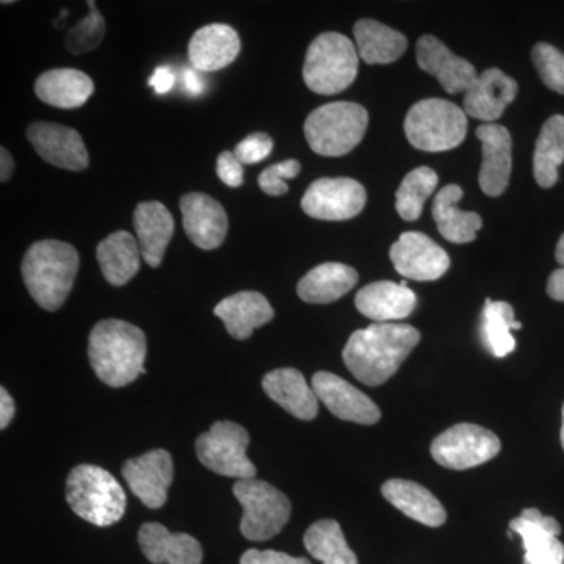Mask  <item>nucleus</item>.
<instances>
[{"label": "nucleus", "instance_id": "obj_23", "mask_svg": "<svg viewBox=\"0 0 564 564\" xmlns=\"http://www.w3.org/2000/svg\"><path fill=\"white\" fill-rule=\"evenodd\" d=\"M262 388L274 403L300 421H313L318 413V399L313 386L296 369H278L267 373Z\"/></svg>", "mask_w": 564, "mask_h": 564}, {"label": "nucleus", "instance_id": "obj_9", "mask_svg": "<svg viewBox=\"0 0 564 564\" xmlns=\"http://www.w3.org/2000/svg\"><path fill=\"white\" fill-rule=\"evenodd\" d=\"M250 434L236 422H215L196 441V455L212 473L237 480L256 478V466L248 458Z\"/></svg>", "mask_w": 564, "mask_h": 564}, {"label": "nucleus", "instance_id": "obj_34", "mask_svg": "<svg viewBox=\"0 0 564 564\" xmlns=\"http://www.w3.org/2000/svg\"><path fill=\"white\" fill-rule=\"evenodd\" d=\"M522 323L516 321L511 304L486 300L481 315V340L486 350L496 358H505L514 351L513 329H521Z\"/></svg>", "mask_w": 564, "mask_h": 564}, {"label": "nucleus", "instance_id": "obj_5", "mask_svg": "<svg viewBox=\"0 0 564 564\" xmlns=\"http://www.w3.org/2000/svg\"><path fill=\"white\" fill-rule=\"evenodd\" d=\"M356 44L337 32H326L311 43L303 66V79L311 91L322 96L347 90L358 76Z\"/></svg>", "mask_w": 564, "mask_h": 564}, {"label": "nucleus", "instance_id": "obj_13", "mask_svg": "<svg viewBox=\"0 0 564 564\" xmlns=\"http://www.w3.org/2000/svg\"><path fill=\"white\" fill-rule=\"evenodd\" d=\"M172 455L162 448L129 459L122 466V477L131 491L151 510H159L169 499L173 481Z\"/></svg>", "mask_w": 564, "mask_h": 564}, {"label": "nucleus", "instance_id": "obj_7", "mask_svg": "<svg viewBox=\"0 0 564 564\" xmlns=\"http://www.w3.org/2000/svg\"><path fill=\"white\" fill-rule=\"evenodd\" d=\"M404 133L415 150H455L466 139L467 115L462 107L445 99H423L408 111Z\"/></svg>", "mask_w": 564, "mask_h": 564}, {"label": "nucleus", "instance_id": "obj_43", "mask_svg": "<svg viewBox=\"0 0 564 564\" xmlns=\"http://www.w3.org/2000/svg\"><path fill=\"white\" fill-rule=\"evenodd\" d=\"M148 85L154 88L158 95H165V93H169L174 87V74L172 69L166 68V66L155 69L150 80H148Z\"/></svg>", "mask_w": 564, "mask_h": 564}, {"label": "nucleus", "instance_id": "obj_29", "mask_svg": "<svg viewBox=\"0 0 564 564\" xmlns=\"http://www.w3.org/2000/svg\"><path fill=\"white\" fill-rule=\"evenodd\" d=\"M381 492L397 510L423 525L441 527L447 521L443 503L422 485L393 478V480L386 481Z\"/></svg>", "mask_w": 564, "mask_h": 564}, {"label": "nucleus", "instance_id": "obj_4", "mask_svg": "<svg viewBox=\"0 0 564 564\" xmlns=\"http://www.w3.org/2000/svg\"><path fill=\"white\" fill-rule=\"evenodd\" d=\"M66 500L74 513L98 527L117 524L128 505L117 478L93 464H82L70 470L66 480Z\"/></svg>", "mask_w": 564, "mask_h": 564}, {"label": "nucleus", "instance_id": "obj_35", "mask_svg": "<svg viewBox=\"0 0 564 564\" xmlns=\"http://www.w3.org/2000/svg\"><path fill=\"white\" fill-rule=\"evenodd\" d=\"M307 552L322 564H358V556L348 547L339 522L323 519L304 534Z\"/></svg>", "mask_w": 564, "mask_h": 564}, {"label": "nucleus", "instance_id": "obj_40", "mask_svg": "<svg viewBox=\"0 0 564 564\" xmlns=\"http://www.w3.org/2000/svg\"><path fill=\"white\" fill-rule=\"evenodd\" d=\"M273 151L272 137L263 132H256L248 135L247 139L240 141L234 151V155L245 165H254L265 161Z\"/></svg>", "mask_w": 564, "mask_h": 564}, {"label": "nucleus", "instance_id": "obj_2", "mask_svg": "<svg viewBox=\"0 0 564 564\" xmlns=\"http://www.w3.org/2000/svg\"><path fill=\"white\" fill-rule=\"evenodd\" d=\"M88 358L102 383L124 388L147 372V336L132 323L115 318L99 322L90 334Z\"/></svg>", "mask_w": 564, "mask_h": 564}, {"label": "nucleus", "instance_id": "obj_6", "mask_svg": "<svg viewBox=\"0 0 564 564\" xmlns=\"http://www.w3.org/2000/svg\"><path fill=\"white\" fill-rule=\"evenodd\" d=\"M369 113L355 102H332L318 107L304 122V135L315 154L340 158L361 143Z\"/></svg>", "mask_w": 564, "mask_h": 564}, {"label": "nucleus", "instance_id": "obj_28", "mask_svg": "<svg viewBox=\"0 0 564 564\" xmlns=\"http://www.w3.org/2000/svg\"><path fill=\"white\" fill-rule=\"evenodd\" d=\"M95 82L79 69H51L35 82L36 96L57 109H77L90 99Z\"/></svg>", "mask_w": 564, "mask_h": 564}, {"label": "nucleus", "instance_id": "obj_26", "mask_svg": "<svg viewBox=\"0 0 564 564\" xmlns=\"http://www.w3.org/2000/svg\"><path fill=\"white\" fill-rule=\"evenodd\" d=\"M133 226L144 262L152 269H158L173 237L172 214L162 203H140L133 212Z\"/></svg>", "mask_w": 564, "mask_h": 564}, {"label": "nucleus", "instance_id": "obj_1", "mask_svg": "<svg viewBox=\"0 0 564 564\" xmlns=\"http://www.w3.org/2000/svg\"><path fill=\"white\" fill-rule=\"evenodd\" d=\"M421 340V333L403 323H372L351 334L345 345V366L356 380L380 386L391 380Z\"/></svg>", "mask_w": 564, "mask_h": 564}, {"label": "nucleus", "instance_id": "obj_24", "mask_svg": "<svg viewBox=\"0 0 564 564\" xmlns=\"http://www.w3.org/2000/svg\"><path fill=\"white\" fill-rule=\"evenodd\" d=\"M239 35L231 25L209 24L199 29L188 44V58L196 70H214L226 68L239 55Z\"/></svg>", "mask_w": 564, "mask_h": 564}, {"label": "nucleus", "instance_id": "obj_25", "mask_svg": "<svg viewBox=\"0 0 564 564\" xmlns=\"http://www.w3.org/2000/svg\"><path fill=\"white\" fill-rule=\"evenodd\" d=\"M214 313L225 323L226 332L239 340L248 339L256 328H261L274 317L269 300L262 293L251 291L239 292L221 300L215 306Z\"/></svg>", "mask_w": 564, "mask_h": 564}, {"label": "nucleus", "instance_id": "obj_37", "mask_svg": "<svg viewBox=\"0 0 564 564\" xmlns=\"http://www.w3.org/2000/svg\"><path fill=\"white\" fill-rule=\"evenodd\" d=\"M90 13L79 24L69 29L65 46L70 54L79 55L96 50L106 36V20L99 13L95 2H88Z\"/></svg>", "mask_w": 564, "mask_h": 564}, {"label": "nucleus", "instance_id": "obj_39", "mask_svg": "<svg viewBox=\"0 0 564 564\" xmlns=\"http://www.w3.org/2000/svg\"><path fill=\"white\" fill-rule=\"evenodd\" d=\"M302 172V165L299 161H284L274 163L269 169L263 170L259 176V187L263 193L270 196H281L289 192L288 180L299 176Z\"/></svg>", "mask_w": 564, "mask_h": 564}, {"label": "nucleus", "instance_id": "obj_22", "mask_svg": "<svg viewBox=\"0 0 564 564\" xmlns=\"http://www.w3.org/2000/svg\"><path fill=\"white\" fill-rule=\"evenodd\" d=\"M141 552L152 564H202L203 547L187 533H172L166 527L150 522L141 525Z\"/></svg>", "mask_w": 564, "mask_h": 564}, {"label": "nucleus", "instance_id": "obj_30", "mask_svg": "<svg viewBox=\"0 0 564 564\" xmlns=\"http://www.w3.org/2000/svg\"><path fill=\"white\" fill-rule=\"evenodd\" d=\"M96 258L107 282L121 288L139 273L143 256L137 237L128 231H117L98 245Z\"/></svg>", "mask_w": 564, "mask_h": 564}, {"label": "nucleus", "instance_id": "obj_3", "mask_svg": "<svg viewBox=\"0 0 564 564\" xmlns=\"http://www.w3.org/2000/svg\"><path fill=\"white\" fill-rule=\"evenodd\" d=\"M79 252L61 240H41L25 252L21 272L25 288L43 310H61L68 299L77 272Z\"/></svg>", "mask_w": 564, "mask_h": 564}, {"label": "nucleus", "instance_id": "obj_11", "mask_svg": "<svg viewBox=\"0 0 564 564\" xmlns=\"http://www.w3.org/2000/svg\"><path fill=\"white\" fill-rule=\"evenodd\" d=\"M367 203L366 188L350 177H322L304 193V214L315 220L344 221L361 214Z\"/></svg>", "mask_w": 564, "mask_h": 564}, {"label": "nucleus", "instance_id": "obj_15", "mask_svg": "<svg viewBox=\"0 0 564 564\" xmlns=\"http://www.w3.org/2000/svg\"><path fill=\"white\" fill-rule=\"evenodd\" d=\"M313 389L329 413L343 421L375 425L381 419L380 408L366 393L329 372H317L313 377Z\"/></svg>", "mask_w": 564, "mask_h": 564}, {"label": "nucleus", "instance_id": "obj_14", "mask_svg": "<svg viewBox=\"0 0 564 564\" xmlns=\"http://www.w3.org/2000/svg\"><path fill=\"white\" fill-rule=\"evenodd\" d=\"M28 139L44 162L58 169L84 172L90 163L87 148L76 129L54 122H33L29 126Z\"/></svg>", "mask_w": 564, "mask_h": 564}, {"label": "nucleus", "instance_id": "obj_12", "mask_svg": "<svg viewBox=\"0 0 564 564\" xmlns=\"http://www.w3.org/2000/svg\"><path fill=\"white\" fill-rule=\"evenodd\" d=\"M389 258L397 273L406 280L436 281L451 269L447 252L422 232L402 234L392 245Z\"/></svg>", "mask_w": 564, "mask_h": 564}, {"label": "nucleus", "instance_id": "obj_47", "mask_svg": "<svg viewBox=\"0 0 564 564\" xmlns=\"http://www.w3.org/2000/svg\"><path fill=\"white\" fill-rule=\"evenodd\" d=\"M14 172V161L7 148H0V181H10L11 174Z\"/></svg>", "mask_w": 564, "mask_h": 564}, {"label": "nucleus", "instance_id": "obj_20", "mask_svg": "<svg viewBox=\"0 0 564 564\" xmlns=\"http://www.w3.org/2000/svg\"><path fill=\"white\" fill-rule=\"evenodd\" d=\"M477 139L481 141V151H484V163H481L480 188L485 195L500 196L507 191L510 184L511 165V135L507 128L500 124H481L475 132Z\"/></svg>", "mask_w": 564, "mask_h": 564}, {"label": "nucleus", "instance_id": "obj_45", "mask_svg": "<svg viewBox=\"0 0 564 564\" xmlns=\"http://www.w3.org/2000/svg\"><path fill=\"white\" fill-rule=\"evenodd\" d=\"M547 295L555 302L564 303V269L562 267L549 278Z\"/></svg>", "mask_w": 564, "mask_h": 564}, {"label": "nucleus", "instance_id": "obj_31", "mask_svg": "<svg viewBox=\"0 0 564 564\" xmlns=\"http://www.w3.org/2000/svg\"><path fill=\"white\" fill-rule=\"evenodd\" d=\"M358 272L350 265L339 262H326L311 270L299 282L300 299L306 303L328 304L343 299L345 293L358 284Z\"/></svg>", "mask_w": 564, "mask_h": 564}, {"label": "nucleus", "instance_id": "obj_44", "mask_svg": "<svg viewBox=\"0 0 564 564\" xmlns=\"http://www.w3.org/2000/svg\"><path fill=\"white\" fill-rule=\"evenodd\" d=\"M17 406L6 388L0 389V429L6 430L13 421Z\"/></svg>", "mask_w": 564, "mask_h": 564}, {"label": "nucleus", "instance_id": "obj_16", "mask_svg": "<svg viewBox=\"0 0 564 564\" xmlns=\"http://www.w3.org/2000/svg\"><path fill=\"white\" fill-rule=\"evenodd\" d=\"M511 532L524 543V564H564V544L558 540L562 527L536 508H527L510 522Z\"/></svg>", "mask_w": 564, "mask_h": 564}, {"label": "nucleus", "instance_id": "obj_8", "mask_svg": "<svg viewBox=\"0 0 564 564\" xmlns=\"http://www.w3.org/2000/svg\"><path fill=\"white\" fill-rule=\"evenodd\" d=\"M234 496L243 508L240 532L247 540H272L291 519V500L267 481L258 478L239 480L234 485Z\"/></svg>", "mask_w": 564, "mask_h": 564}, {"label": "nucleus", "instance_id": "obj_41", "mask_svg": "<svg viewBox=\"0 0 564 564\" xmlns=\"http://www.w3.org/2000/svg\"><path fill=\"white\" fill-rule=\"evenodd\" d=\"M217 174L228 187H240L243 184V166L231 151L221 152L217 159Z\"/></svg>", "mask_w": 564, "mask_h": 564}, {"label": "nucleus", "instance_id": "obj_36", "mask_svg": "<svg viewBox=\"0 0 564 564\" xmlns=\"http://www.w3.org/2000/svg\"><path fill=\"white\" fill-rule=\"evenodd\" d=\"M437 174L429 166H419L404 176L395 193V209L404 221L419 220L426 199L437 187Z\"/></svg>", "mask_w": 564, "mask_h": 564}, {"label": "nucleus", "instance_id": "obj_17", "mask_svg": "<svg viewBox=\"0 0 564 564\" xmlns=\"http://www.w3.org/2000/svg\"><path fill=\"white\" fill-rule=\"evenodd\" d=\"M519 85L502 69L489 68L464 91V111L475 120L492 124L518 96Z\"/></svg>", "mask_w": 564, "mask_h": 564}, {"label": "nucleus", "instance_id": "obj_27", "mask_svg": "<svg viewBox=\"0 0 564 564\" xmlns=\"http://www.w3.org/2000/svg\"><path fill=\"white\" fill-rule=\"evenodd\" d=\"M462 198L463 188L451 184L441 188L433 203V218L441 236L455 245L474 242L477 232L484 226V220L477 212L459 209L458 203Z\"/></svg>", "mask_w": 564, "mask_h": 564}, {"label": "nucleus", "instance_id": "obj_33", "mask_svg": "<svg viewBox=\"0 0 564 564\" xmlns=\"http://www.w3.org/2000/svg\"><path fill=\"white\" fill-rule=\"evenodd\" d=\"M564 162V117L554 115L544 122L533 155V174L538 185L554 187Z\"/></svg>", "mask_w": 564, "mask_h": 564}, {"label": "nucleus", "instance_id": "obj_49", "mask_svg": "<svg viewBox=\"0 0 564 564\" xmlns=\"http://www.w3.org/2000/svg\"><path fill=\"white\" fill-rule=\"evenodd\" d=\"M562 444H563V448H564V406H563Z\"/></svg>", "mask_w": 564, "mask_h": 564}, {"label": "nucleus", "instance_id": "obj_46", "mask_svg": "<svg viewBox=\"0 0 564 564\" xmlns=\"http://www.w3.org/2000/svg\"><path fill=\"white\" fill-rule=\"evenodd\" d=\"M182 82H184L185 90L193 96L202 95L204 88H206L204 87L203 77L199 76L198 70L195 68L185 69L184 73H182Z\"/></svg>", "mask_w": 564, "mask_h": 564}, {"label": "nucleus", "instance_id": "obj_21", "mask_svg": "<svg viewBox=\"0 0 564 564\" xmlns=\"http://www.w3.org/2000/svg\"><path fill=\"white\" fill-rule=\"evenodd\" d=\"M359 313L377 323L403 321L410 317L417 306V296L406 285V281H378L366 285L355 299Z\"/></svg>", "mask_w": 564, "mask_h": 564}, {"label": "nucleus", "instance_id": "obj_18", "mask_svg": "<svg viewBox=\"0 0 564 564\" xmlns=\"http://www.w3.org/2000/svg\"><path fill=\"white\" fill-rule=\"evenodd\" d=\"M182 223L193 245L215 250L228 234V215L217 199L204 193H188L181 198Z\"/></svg>", "mask_w": 564, "mask_h": 564}, {"label": "nucleus", "instance_id": "obj_19", "mask_svg": "<svg viewBox=\"0 0 564 564\" xmlns=\"http://www.w3.org/2000/svg\"><path fill=\"white\" fill-rule=\"evenodd\" d=\"M415 57L421 69L436 77L441 87L452 95L466 91L478 76L473 63L455 55L433 35L422 36L417 41Z\"/></svg>", "mask_w": 564, "mask_h": 564}, {"label": "nucleus", "instance_id": "obj_32", "mask_svg": "<svg viewBox=\"0 0 564 564\" xmlns=\"http://www.w3.org/2000/svg\"><path fill=\"white\" fill-rule=\"evenodd\" d=\"M352 33L356 51L367 65H389L397 62L408 47V41L402 33L375 20L356 22Z\"/></svg>", "mask_w": 564, "mask_h": 564}, {"label": "nucleus", "instance_id": "obj_42", "mask_svg": "<svg viewBox=\"0 0 564 564\" xmlns=\"http://www.w3.org/2000/svg\"><path fill=\"white\" fill-rule=\"evenodd\" d=\"M240 564H311L310 560L303 556H291L284 552L276 551H258V549H250L245 552Z\"/></svg>", "mask_w": 564, "mask_h": 564}, {"label": "nucleus", "instance_id": "obj_48", "mask_svg": "<svg viewBox=\"0 0 564 564\" xmlns=\"http://www.w3.org/2000/svg\"><path fill=\"white\" fill-rule=\"evenodd\" d=\"M555 259L560 267L564 269V234L560 237L558 243H556Z\"/></svg>", "mask_w": 564, "mask_h": 564}, {"label": "nucleus", "instance_id": "obj_38", "mask_svg": "<svg viewBox=\"0 0 564 564\" xmlns=\"http://www.w3.org/2000/svg\"><path fill=\"white\" fill-rule=\"evenodd\" d=\"M533 65L549 90L564 95V54L549 43H538L532 51Z\"/></svg>", "mask_w": 564, "mask_h": 564}, {"label": "nucleus", "instance_id": "obj_10", "mask_svg": "<svg viewBox=\"0 0 564 564\" xmlns=\"http://www.w3.org/2000/svg\"><path fill=\"white\" fill-rule=\"evenodd\" d=\"M500 452L497 434L474 423H458L432 443L434 462L452 470H466L491 462Z\"/></svg>", "mask_w": 564, "mask_h": 564}]
</instances>
